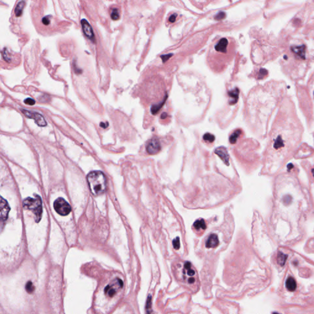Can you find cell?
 <instances>
[{
    "mask_svg": "<svg viewBox=\"0 0 314 314\" xmlns=\"http://www.w3.org/2000/svg\"><path fill=\"white\" fill-rule=\"evenodd\" d=\"M24 103H25V104H26V105H34L35 104V101H34L33 99H32V98H26V100H25Z\"/></svg>",
    "mask_w": 314,
    "mask_h": 314,
    "instance_id": "obj_29",
    "label": "cell"
},
{
    "mask_svg": "<svg viewBox=\"0 0 314 314\" xmlns=\"http://www.w3.org/2000/svg\"><path fill=\"white\" fill-rule=\"evenodd\" d=\"M218 239L217 234H212L206 242V247L207 248H214L218 245Z\"/></svg>",
    "mask_w": 314,
    "mask_h": 314,
    "instance_id": "obj_13",
    "label": "cell"
},
{
    "mask_svg": "<svg viewBox=\"0 0 314 314\" xmlns=\"http://www.w3.org/2000/svg\"><path fill=\"white\" fill-rule=\"evenodd\" d=\"M54 207L55 211L62 216L68 215L71 211V206L62 198H59L55 200Z\"/></svg>",
    "mask_w": 314,
    "mask_h": 314,
    "instance_id": "obj_6",
    "label": "cell"
},
{
    "mask_svg": "<svg viewBox=\"0 0 314 314\" xmlns=\"http://www.w3.org/2000/svg\"><path fill=\"white\" fill-rule=\"evenodd\" d=\"M267 73L266 70H264V69H261L260 71H259V73L258 74V79H262L264 77V76L266 75V73Z\"/></svg>",
    "mask_w": 314,
    "mask_h": 314,
    "instance_id": "obj_28",
    "label": "cell"
},
{
    "mask_svg": "<svg viewBox=\"0 0 314 314\" xmlns=\"http://www.w3.org/2000/svg\"><path fill=\"white\" fill-rule=\"evenodd\" d=\"M167 98H168V95L166 94L165 97L164 98V99L163 100V101L161 102H160L158 104L153 105V106H152V107H151V112H152V114L155 115V114H156L160 110V109L163 107V105L165 103Z\"/></svg>",
    "mask_w": 314,
    "mask_h": 314,
    "instance_id": "obj_18",
    "label": "cell"
},
{
    "mask_svg": "<svg viewBox=\"0 0 314 314\" xmlns=\"http://www.w3.org/2000/svg\"><path fill=\"white\" fill-rule=\"evenodd\" d=\"M225 17H226V14L223 12H220L217 14V15L215 17V19L216 20H221L222 19L225 18Z\"/></svg>",
    "mask_w": 314,
    "mask_h": 314,
    "instance_id": "obj_27",
    "label": "cell"
},
{
    "mask_svg": "<svg viewBox=\"0 0 314 314\" xmlns=\"http://www.w3.org/2000/svg\"><path fill=\"white\" fill-rule=\"evenodd\" d=\"M173 247L176 250H178L180 248V239L179 237H177L173 241Z\"/></svg>",
    "mask_w": 314,
    "mask_h": 314,
    "instance_id": "obj_26",
    "label": "cell"
},
{
    "mask_svg": "<svg viewBox=\"0 0 314 314\" xmlns=\"http://www.w3.org/2000/svg\"><path fill=\"white\" fill-rule=\"evenodd\" d=\"M146 150L149 154L155 155L161 150V144L159 139L155 137L150 139L146 146Z\"/></svg>",
    "mask_w": 314,
    "mask_h": 314,
    "instance_id": "obj_8",
    "label": "cell"
},
{
    "mask_svg": "<svg viewBox=\"0 0 314 314\" xmlns=\"http://www.w3.org/2000/svg\"><path fill=\"white\" fill-rule=\"evenodd\" d=\"M291 50L302 60L306 59V46L304 45L300 46H292L291 47Z\"/></svg>",
    "mask_w": 314,
    "mask_h": 314,
    "instance_id": "obj_12",
    "label": "cell"
},
{
    "mask_svg": "<svg viewBox=\"0 0 314 314\" xmlns=\"http://www.w3.org/2000/svg\"><path fill=\"white\" fill-rule=\"evenodd\" d=\"M193 227L196 231H205L206 229V224L203 219H199L194 223Z\"/></svg>",
    "mask_w": 314,
    "mask_h": 314,
    "instance_id": "obj_16",
    "label": "cell"
},
{
    "mask_svg": "<svg viewBox=\"0 0 314 314\" xmlns=\"http://www.w3.org/2000/svg\"><path fill=\"white\" fill-rule=\"evenodd\" d=\"M242 133V131L240 129H236L234 131L229 137V142L231 144H235L237 141V138L240 136Z\"/></svg>",
    "mask_w": 314,
    "mask_h": 314,
    "instance_id": "obj_20",
    "label": "cell"
},
{
    "mask_svg": "<svg viewBox=\"0 0 314 314\" xmlns=\"http://www.w3.org/2000/svg\"><path fill=\"white\" fill-rule=\"evenodd\" d=\"M108 125H109V124H108V123H106L105 124V123H103V122H102V123H101L100 126H101V127L104 128H105L108 126Z\"/></svg>",
    "mask_w": 314,
    "mask_h": 314,
    "instance_id": "obj_33",
    "label": "cell"
},
{
    "mask_svg": "<svg viewBox=\"0 0 314 314\" xmlns=\"http://www.w3.org/2000/svg\"><path fill=\"white\" fill-rule=\"evenodd\" d=\"M2 55L4 57V60H6V61H9L10 60V58L7 57V49L6 48L4 49L3 52H2Z\"/></svg>",
    "mask_w": 314,
    "mask_h": 314,
    "instance_id": "obj_30",
    "label": "cell"
},
{
    "mask_svg": "<svg viewBox=\"0 0 314 314\" xmlns=\"http://www.w3.org/2000/svg\"><path fill=\"white\" fill-rule=\"evenodd\" d=\"M228 44V40L226 38H222L220 39V41L216 45V46L215 47V50L220 52L225 53L226 52V48H227Z\"/></svg>",
    "mask_w": 314,
    "mask_h": 314,
    "instance_id": "obj_15",
    "label": "cell"
},
{
    "mask_svg": "<svg viewBox=\"0 0 314 314\" xmlns=\"http://www.w3.org/2000/svg\"><path fill=\"white\" fill-rule=\"evenodd\" d=\"M215 153L222 160L225 165L228 166L229 165V156L227 152V150L224 147H219L215 150Z\"/></svg>",
    "mask_w": 314,
    "mask_h": 314,
    "instance_id": "obj_11",
    "label": "cell"
},
{
    "mask_svg": "<svg viewBox=\"0 0 314 314\" xmlns=\"http://www.w3.org/2000/svg\"><path fill=\"white\" fill-rule=\"evenodd\" d=\"M174 273L177 279L185 286L190 289H197L198 276L195 268L190 262L185 261L176 264Z\"/></svg>",
    "mask_w": 314,
    "mask_h": 314,
    "instance_id": "obj_2",
    "label": "cell"
},
{
    "mask_svg": "<svg viewBox=\"0 0 314 314\" xmlns=\"http://www.w3.org/2000/svg\"><path fill=\"white\" fill-rule=\"evenodd\" d=\"M312 175H313V176H314V168H313V169H312Z\"/></svg>",
    "mask_w": 314,
    "mask_h": 314,
    "instance_id": "obj_34",
    "label": "cell"
},
{
    "mask_svg": "<svg viewBox=\"0 0 314 314\" xmlns=\"http://www.w3.org/2000/svg\"><path fill=\"white\" fill-rule=\"evenodd\" d=\"M171 56H173V54H168V55H165L161 56V58L163 60V62H166Z\"/></svg>",
    "mask_w": 314,
    "mask_h": 314,
    "instance_id": "obj_31",
    "label": "cell"
},
{
    "mask_svg": "<svg viewBox=\"0 0 314 314\" xmlns=\"http://www.w3.org/2000/svg\"><path fill=\"white\" fill-rule=\"evenodd\" d=\"M302 125L295 107L288 98L284 100L273 123L267 150V162L281 166L293 155L301 141Z\"/></svg>",
    "mask_w": 314,
    "mask_h": 314,
    "instance_id": "obj_1",
    "label": "cell"
},
{
    "mask_svg": "<svg viewBox=\"0 0 314 314\" xmlns=\"http://www.w3.org/2000/svg\"><path fill=\"white\" fill-rule=\"evenodd\" d=\"M34 288H34L33 283L31 281H28L26 283V286H25V289L28 293H33L34 290Z\"/></svg>",
    "mask_w": 314,
    "mask_h": 314,
    "instance_id": "obj_24",
    "label": "cell"
},
{
    "mask_svg": "<svg viewBox=\"0 0 314 314\" xmlns=\"http://www.w3.org/2000/svg\"><path fill=\"white\" fill-rule=\"evenodd\" d=\"M81 22L82 30H83V32H84L85 36L87 38H89L90 41H92V42H95L96 40H95V34H94L93 28H92V26L90 25V24L85 18L82 19Z\"/></svg>",
    "mask_w": 314,
    "mask_h": 314,
    "instance_id": "obj_9",
    "label": "cell"
},
{
    "mask_svg": "<svg viewBox=\"0 0 314 314\" xmlns=\"http://www.w3.org/2000/svg\"><path fill=\"white\" fill-rule=\"evenodd\" d=\"M286 288L290 292H294L296 288V282L294 278L292 277H290L286 281Z\"/></svg>",
    "mask_w": 314,
    "mask_h": 314,
    "instance_id": "obj_17",
    "label": "cell"
},
{
    "mask_svg": "<svg viewBox=\"0 0 314 314\" xmlns=\"http://www.w3.org/2000/svg\"><path fill=\"white\" fill-rule=\"evenodd\" d=\"M287 258V255H285L282 252H279L277 256V262L280 266H284L285 263Z\"/></svg>",
    "mask_w": 314,
    "mask_h": 314,
    "instance_id": "obj_21",
    "label": "cell"
},
{
    "mask_svg": "<svg viewBox=\"0 0 314 314\" xmlns=\"http://www.w3.org/2000/svg\"><path fill=\"white\" fill-rule=\"evenodd\" d=\"M25 2L23 0L20 1L17 4V6H16V7L15 9V14L16 17H20L22 15L23 9V8L25 7Z\"/></svg>",
    "mask_w": 314,
    "mask_h": 314,
    "instance_id": "obj_19",
    "label": "cell"
},
{
    "mask_svg": "<svg viewBox=\"0 0 314 314\" xmlns=\"http://www.w3.org/2000/svg\"><path fill=\"white\" fill-rule=\"evenodd\" d=\"M87 182L92 193L99 196L105 193L106 189V178L104 173L100 171L90 172L87 176Z\"/></svg>",
    "mask_w": 314,
    "mask_h": 314,
    "instance_id": "obj_3",
    "label": "cell"
},
{
    "mask_svg": "<svg viewBox=\"0 0 314 314\" xmlns=\"http://www.w3.org/2000/svg\"><path fill=\"white\" fill-rule=\"evenodd\" d=\"M176 17H177V14H173V15H171V17H169V21L171 23H174V22L176 21Z\"/></svg>",
    "mask_w": 314,
    "mask_h": 314,
    "instance_id": "obj_32",
    "label": "cell"
},
{
    "mask_svg": "<svg viewBox=\"0 0 314 314\" xmlns=\"http://www.w3.org/2000/svg\"><path fill=\"white\" fill-rule=\"evenodd\" d=\"M23 206L26 209L32 210L34 214V219L36 222H39L42 217V207L41 197L37 195L34 198H27L23 202Z\"/></svg>",
    "mask_w": 314,
    "mask_h": 314,
    "instance_id": "obj_4",
    "label": "cell"
},
{
    "mask_svg": "<svg viewBox=\"0 0 314 314\" xmlns=\"http://www.w3.org/2000/svg\"><path fill=\"white\" fill-rule=\"evenodd\" d=\"M10 210V208L8 203L2 197L1 198V222L5 221L7 220L8 213Z\"/></svg>",
    "mask_w": 314,
    "mask_h": 314,
    "instance_id": "obj_10",
    "label": "cell"
},
{
    "mask_svg": "<svg viewBox=\"0 0 314 314\" xmlns=\"http://www.w3.org/2000/svg\"><path fill=\"white\" fill-rule=\"evenodd\" d=\"M52 18V15H49L47 16H45L42 19V22L44 25H49L50 23V20Z\"/></svg>",
    "mask_w": 314,
    "mask_h": 314,
    "instance_id": "obj_25",
    "label": "cell"
},
{
    "mask_svg": "<svg viewBox=\"0 0 314 314\" xmlns=\"http://www.w3.org/2000/svg\"><path fill=\"white\" fill-rule=\"evenodd\" d=\"M110 17L113 20H117L120 18V14L119 10L117 8H113L110 14Z\"/></svg>",
    "mask_w": 314,
    "mask_h": 314,
    "instance_id": "obj_22",
    "label": "cell"
},
{
    "mask_svg": "<svg viewBox=\"0 0 314 314\" xmlns=\"http://www.w3.org/2000/svg\"><path fill=\"white\" fill-rule=\"evenodd\" d=\"M203 139L205 141L209 142L210 143H212L215 140V136L214 135L210 134V133H206L203 136Z\"/></svg>",
    "mask_w": 314,
    "mask_h": 314,
    "instance_id": "obj_23",
    "label": "cell"
},
{
    "mask_svg": "<svg viewBox=\"0 0 314 314\" xmlns=\"http://www.w3.org/2000/svg\"><path fill=\"white\" fill-rule=\"evenodd\" d=\"M123 286V282L120 279H115L105 287V296L109 298H112L122 288Z\"/></svg>",
    "mask_w": 314,
    "mask_h": 314,
    "instance_id": "obj_5",
    "label": "cell"
},
{
    "mask_svg": "<svg viewBox=\"0 0 314 314\" xmlns=\"http://www.w3.org/2000/svg\"><path fill=\"white\" fill-rule=\"evenodd\" d=\"M228 95L230 98V100L229 102V105H234L237 103L238 99H239V90L237 88H235L234 89L229 91L228 92Z\"/></svg>",
    "mask_w": 314,
    "mask_h": 314,
    "instance_id": "obj_14",
    "label": "cell"
},
{
    "mask_svg": "<svg viewBox=\"0 0 314 314\" xmlns=\"http://www.w3.org/2000/svg\"><path fill=\"white\" fill-rule=\"evenodd\" d=\"M22 112L24 113V115L30 118H33L35 122L38 126H46L47 125V122L46 121L44 118L39 113L28 111L26 110L22 109Z\"/></svg>",
    "mask_w": 314,
    "mask_h": 314,
    "instance_id": "obj_7",
    "label": "cell"
}]
</instances>
